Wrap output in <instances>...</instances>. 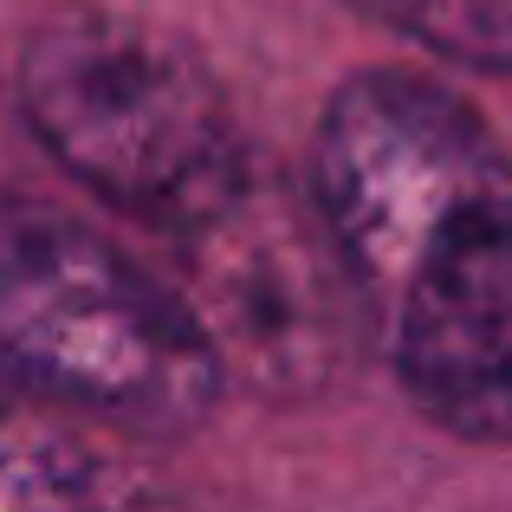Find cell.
<instances>
[{"instance_id":"6da1fadb","label":"cell","mask_w":512,"mask_h":512,"mask_svg":"<svg viewBox=\"0 0 512 512\" xmlns=\"http://www.w3.org/2000/svg\"><path fill=\"white\" fill-rule=\"evenodd\" d=\"M305 201L363 344L454 441L512 448V150L422 65H357L305 150Z\"/></svg>"},{"instance_id":"7a4b0ae2","label":"cell","mask_w":512,"mask_h":512,"mask_svg":"<svg viewBox=\"0 0 512 512\" xmlns=\"http://www.w3.org/2000/svg\"><path fill=\"white\" fill-rule=\"evenodd\" d=\"M0 383L143 441L195 435L227 396L182 286L33 195H0Z\"/></svg>"},{"instance_id":"3957f363","label":"cell","mask_w":512,"mask_h":512,"mask_svg":"<svg viewBox=\"0 0 512 512\" xmlns=\"http://www.w3.org/2000/svg\"><path fill=\"white\" fill-rule=\"evenodd\" d=\"M20 124L85 195L163 240L208 221L253 182L227 85L188 39L104 7H65L39 20L13 72Z\"/></svg>"},{"instance_id":"277c9868","label":"cell","mask_w":512,"mask_h":512,"mask_svg":"<svg viewBox=\"0 0 512 512\" xmlns=\"http://www.w3.org/2000/svg\"><path fill=\"white\" fill-rule=\"evenodd\" d=\"M169 247L182 260V299L195 305L227 389L318 402L344 383L363 325L305 182L286 188L273 169H253L240 195H227Z\"/></svg>"},{"instance_id":"5b68a950","label":"cell","mask_w":512,"mask_h":512,"mask_svg":"<svg viewBox=\"0 0 512 512\" xmlns=\"http://www.w3.org/2000/svg\"><path fill=\"white\" fill-rule=\"evenodd\" d=\"M124 493L130 480H117L98 448L52 422L0 415V506H98Z\"/></svg>"},{"instance_id":"8992f818","label":"cell","mask_w":512,"mask_h":512,"mask_svg":"<svg viewBox=\"0 0 512 512\" xmlns=\"http://www.w3.org/2000/svg\"><path fill=\"white\" fill-rule=\"evenodd\" d=\"M402 46L480 78H512V0H344Z\"/></svg>"}]
</instances>
